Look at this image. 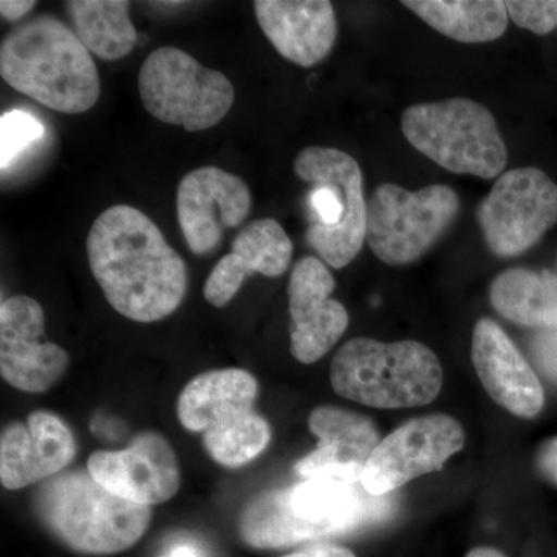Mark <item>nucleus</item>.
<instances>
[{
    "label": "nucleus",
    "instance_id": "nucleus-12",
    "mask_svg": "<svg viewBox=\"0 0 557 557\" xmlns=\"http://www.w3.org/2000/svg\"><path fill=\"white\" fill-rule=\"evenodd\" d=\"M465 442V429L454 417L413 418L381 440L362 471L361 485L370 496L384 497L410 480L440 471Z\"/></svg>",
    "mask_w": 557,
    "mask_h": 557
},
{
    "label": "nucleus",
    "instance_id": "nucleus-24",
    "mask_svg": "<svg viewBox=\"0 0 557 557\" xmlns=\"http://www.w3.org/2000/svg\"><path fill=\"white\" fill-rule=\"evenodd\" d=\"M126 0H70L65 10L83 46L106 61L126 58L137 46L138 33Z\"/></svg>",
    "mask_w": 557,
    "mask_h": 557
},
{
    "label": "nucleus",
    "instance_id": "nucleus-32",
    "mask_svg": "<svg viewBox=\"0 0 557 557\" xmlns=\"http://www.w3.org/2000/svg\"><path fill=\"white\" fill-rule=\"evenodd\" d=\"M168 557H199L196 549L188 547V545H180L170 553Z\"/></svg>",
    "mask_w": 557,
    "mask_h": 557
},
{
    "label": "nucleus",
    "instance_id": "nucleus-16",
    "mask_svg": "<svg viewBox=\"0 0 557 557\" xmlns=\"http://www.w3.org/2000/svg\"><path fill=\"white\" fill-rule=\"evenodd\" d=\"M335 277L325 263L307 256L293 267L288 281L289 351L313 364L336 346L348 327V313L332 298Z\"/></svg>",
    "mask_w": 557,
    "mask_h": 557
},
{
    "label": "nucleus",
    "instance_id": "nucleus-25",
    "mask_svg": "<svg viewBox=\"0 0 557 557\" xmlns=\"http://www.w3.org/2000/svg\"><path fill=\"white\" fill-rule=\"evenodd\" d=\"M46 129L24 110H10L0 119V168L5 172L22 152L42 139Z\"/></svg>",
    "mask_w": 557,
    "mask_h": 557
},
{
    "label": "nucleus",
    "instance_id": "nucleus-10",
    "mask_svg": "<svg viewBox=\"0 0 557 557\" xmlns=\"http://www.w3.org/2000/svg\"><path fill=\"white\" fill-rule=\"evenodd\" d=\"M458 211L460 200L449 186L409 190L383 183L368 203L366 242L381 262L408 265L448 231Z\"/></svg>",
    "mask_w": 557,
    "mask_h": 557
},
{
    "label": "nucleus",
    "instance_id": "nucleus-11",
    "mask_svg": "<svg viewBox=\"0 0 557 557\" xmlns=\"http://www.w3.org/2000/svg\"><path fill=\"white\" fill-rule=\"evenodd\" d=\"M478 220L494 255L520 256L556 225L557 185L537 168L504 172L480 201Z\"/></svg>",
    "mask_w": 557,
    "mask_h": 557
},
{
    "label": "nucleus",
    "instance_id": "nucleus-17",
    "mask_svg": "<svg viewBox=\"0 0 557 557\" xmlns=\"http://www.w3.org/2000/svg\"><path fill=\"white\" fill-rule=\"evenodd\" d=\"M78 453L69 424L50 410H35L0 435V482L10 491L42 483L64 472Z\"/></svg>",
    "mask_w": 557,
    "mask_h": 557
},
{
    "label": "nucleus",
    "instance_id": "nucleus-21",
    "mask_svg": "<svg viewBox=\"0 0 557 557\" xmlns=\"http://www.w3.org/2000/svg\"><path fill=\"white\" fill-rule=\"evenodd\" d=\"M292 258L293 242L277 220H252L237 234L228 255L209 273L203 287L205 299L215 309H223L249 276H282L289 269Z\"/></svg>",
    "mask_w": 557,
    "mask_h": 557
},
{
    "label": "nucleus",
    "instance_id": "nucleus-15",
    "mask_svg": "<svg viewBox=\"0 0 557 557\" xmlns=\"http://www.w3.org/2000/svg\"><path fill=\"white\" fill-rule=\"evenodd\" d=\"M87 471L110 493L141 507L164 504L178 493L177 457L159 432L135 435L124 449L95 450Z\"/></svg>",
    "mask_w": 557,
    "mask_h": 557
},
{
    "label": "nucleus",
    "instance_id": "nucleus-5",
    "mask_svg": "<svg viewBox=\"0 0 557 557\" xmlns=\"http://www.w3.org/2000/svg\"><path fill=\"white\" fill-rule=\"evenodd\" d=\"M339 397L376 409L426 406L443 386L442 362L418 341H347L330 366Z\"/></svg>",
    "mask_w": 557,
    "mask_h": 557
},
{
    "label": "nucleus",
    "instance_id": "nucleus-4",
    "mask_svg": "<svg viewBox=\"0 0 557 557\" xmlns=\"http://www.w3.org/2000/svg\"><path fill=\"white\" fill-rule=\"evenodd\" d=\"M36 518L73 552L115 555L145 536L150 507L110 493L89 471H64L40 483L32 497Z\"/></svg>",
    "mask_w": 557,
    "mask_h": 557
},
{
    "label": "nucleus",
    "instance_id": "nucleus-8",
    "mask_svg": "<svg viewBox=\"0 0 557 557\" xmlns=\"http://www.w3.org/2000/svg\"><path fill=\"white\" fill-rule=\"evenodd\" d=\"M401 129L412 148L454 174L493 180L507 166L508 150L496 119L468 98L410 106Z\"/></svg>",
    "mask_w": 557,
    "mask_h": 557
},
{
    "label": "nucleus",
    "instance_id": "nucleus-22",
    "mask_svg": "<svg viewBox=\"0 0 557 557\" xmlns=\"http://www.w3.org/2000/svg\"><path fill=\"white\" fill-rule=\"evenodd\" d=\"M490 299L509 322L537 330L557 327V276L547 270L504 271L491 284Z\"/></svg>",
    "mask_w": 557,
    "mask_h": 557
},
{
    "label": "nucleus",
    "instance_id": "nucleus-6",
    "mask_svg": "<svg viewBox=\"0 0 557 557\" xmlns=\"http://www.w3.org/2000/svg\"><path fill=\"white\" fill-rule=\"evenodd\" d=\"M259 384L244 369H220L197 375L180 394L177 416L182 426L203 435L212 460L240 468L269 448V421L256 412Z\"/></svg>",
    "mask_w": 557,
    "mask_h": 557
},
{
    "label": "nucleus",
    "instance_id": "nucleus-14",
    "mask_svg": "<svg viewBox=\"0 0 557 557\" xmlns=\"http://www.w3.org/2000/svg\"><path fill=\"white\" fill-rule=\"evenodd\" d=\"M251 205L247 183L222 168L203 166L186 174L178 183L177 218L190 252L211 255L225 231L248 218Z\"/></svg>",
    "mask_w": 557,
    "mask_h": 557
},
{
    "label": "nucleus",
    "instance_id": "nucleus-20",
    "mask_svg": "<svg viewBox=\"0 0 557 557\" xmlns=\"http://www.w3.org/2000/svg\"><path fill=\"white\" fill-rule=\"evenodd\" d=\"M256 20L284 60L313 67L329 57L338 22L327 0H256Z\"/></svg>",
    "mask_w": 557,
    "mask_h": 557
},
{
    "label": "nucleus",
    "instance_id": "nucleus-13",
    "mask_svg": "<svg viewBox=\"0 0 557 557\" xmlns=\"http://www.w3.org/2000/svg\"><path fill=\"white\" fill-rule=\"evenodd\" d=\"M46 314L38 300L17 295L0 306V375L27 394H44L67 372L64 348L44 338Z\"/></svg>",
    "mask_w": 557,
    "mask_h": 557
},
{
    "label": "nucleus",
    "instance_id": "nucleus-2",
    "mask_svg": "<svg viewBox=\"0 0 557 557\" xmlns=\"http://www.w3.org/2000/svg\"><path fill=\"white\" fill-rule=\"evenodd\" d=\"M386 504L383 497L370 496L361 483L304 479L284 490L260 494L248 504L240 515L239 534L252 548L293 547L380 519Z\"/></svg>",
    "mask_w": 557,
    "mask_h": 557
},
{
    "label": "nucleus",
    "instance_id": "nucleus-23",
    "mask_svg": "<svg viewBox=\"0 0 557 557\" xmlns=\"http://www.w3.org/2000/svg\"><path fill=\"white\" fill-rule=\"evenodd\" d=\"M403 5L457 42H491L508 28L507 5L500 0H406Z\"/></svg>",
    "mask_w": 557,
    "mask_h": 557
},
{
    "label": "nucleus",
    "instance_id": "nucleus-18",
    "mask_svg": "<svg viewBox=\"0 0 557 557\" xmlns=\"http://www.w3.org/2000/svg\"><path fill=\"white\" fill-rule=\"evenodd\" d=\"M471 359L480 383L500 408L520 418L542 412L545 392L537 373L493 319L475 324Z\"/></svg>",
    "mask_w": 557,
    "mask_h": 557
},
{
    "label": "nucleus",
    "instance_id": "nucleus-28",
    "mask_svg": "<svg viewBox=\"0 0 557 557\" xmlns=\"http://www.w3.org/2000/svg\"><path fill=\"white\" fill-rule=\"evenodd\" d=\"M536 468L542 478L557 486V435L545 440L537 449Z\"/></svg>",
    "mask_w": 557,
    "mask_h": 557
},
{
    "label": "nucleus",
    "instance_id": "nucleus-19",
    "mask_svg": "<svg viewBox=\"0 0 557 557\" xmlns=\"http://www.w3.org/2000/svg\"><path fill=\"white\" fill-rule=\"evenodd\" d=\"M309 429L318 446L295 465L296 474L361 483L362 471L381 443L375 423L351 410L318 406L310 412Z\"/></svg>",
    "mask_w": 557,
    "mask_h": 557
},
{
    "label": "nucleus",
    "instance_id": "nucleus-7",
    "mask_svg": "<svg viewBox=\"0 0 557 557\" xmlns=\"http://www.w3.org/2000/svg\"><path fill=\"white\" fill-rule=\"evenodd\" d=\"M293 170L311 186L307 244L327 265L344 269L357 259L368 234V203L358 161L339 149L309 146L300 150Z\"/></svg>",
    "mask_w": 557,
    "mask_h": 557
},
{
    "label": "nucleus",
    "instance_id": "nucleus-1",
    "mask_svg": "<svg viewBox=\"0 0 557 557\" xmlns=\"http://www.w3.org/2000/svg\"><path fill=\"white\" fill-rule=\"evenodd\" d=\"M87 258L110 306L131 321H161L178 310L188 292L185 260L156 223L129 205H115L95 220Z\"/></svg>",
    "mask_w": 557,
    "mask_h": 557
},
{
    "label": "nucleus",
    "instance_id": "nucleus-3",
    "mask_svg": "<svg viewBox=\"0 0 557 557\" xmlns=\"http://www.w3.org/2000/svg\"><path fill=\"white\" fill-rule=\"evenodd\" d=\"M0 75L40 106L78 115L97 104L101 79L90 51L57 17L22 21L0 46Z\"/></svg>",
    "mask_w": 557,
    "mask_h": 557
},
{
    "label": "nucleus",
    "instance_id": "nucleus-26",
    "mask_svg": "<svg viewBox=\"0 0 557 557\" xmlns=\"http://www.w3.org/2000/svg\"><path fill=\"white\" fill-rule=\"evenodd\" d=\"M509 20L534 35H548L557 27V0H508Z\"/></svg>",
    "mask_w": 557,
    "mask_h": 557
},
{
    "label": "nucleus",
    "instance_id": "nucleus-31",
    "mask_svg": "<svg viewBox=\"0 0 557 557\" xmlns=\"http://www.w3.org/2000/svg\"><path fill=\"white\" fill-rule=\"evenodd\" d=\"M465 557H507L504 553L498 552L496 548L491 547H478L472 548Z\"/></svg>",
    "mask_w": 557,
    "mask_h": 557
},
{
    "label": "nucleus",
    "instance_id": "nucleus-30",
    "mask_svg": "<svg viewBox=\"0 0 557 557\" xmlns=\"http://www.w3.org/2000/svg\"><path fill=\"white\" fill-rule=\"evenodd\" d=\"M35 7L36 2H32V0H2L0 2V14L5 21L20 22L21 24Z\"/></svg>",
    "mask_w": 557,
    "mask_h": 557
},
{
    "label": "nucleus",
    "instance_id": "nucleus-9",
    "mask_svg": "<svg viewBox=\"0 0 557 557\" xmlns=\"http://www.w3.org/2000/svg\"><path fill=\"white\" fill-rule=\"evenodd\" d=\"M143 108L153 119L188 132L218 126L236 100L231 81L175 47H160L138 73Z\"/></svg>",
    "mask_w": 557,
    "mask_h": 557
},
{
    "label": "nucleus",
    "instance_id": "nucleus-29",
    "mask_svg": "<svg viewBox=\"0 0 557 557\" xmlns=\"http://www.w3.org/2000/svg\"><path fill=\"white\" fill-rule=\"evenodd\" d=\"M281 557H357L351 549L335 544H317Z\"/></svg>",
    "mask_w": 557,
    "mask_h": 557
},
{
    "label": "nucleus",
    "instance_id": "nucleus-27",
    "mask_svg": "<svg viewBox=\"0 0 557 557\" xmlns=\"http://www.w3.org/2000/svg\"><path fill=\"white\" fill-rule=\"evenodd\" d=\"M530 351L539 372L557 384V327L537 330L531 339Z\"/></svg>",
    "mask_w": 557,
    "mask_h": 557
}]
</instances>
